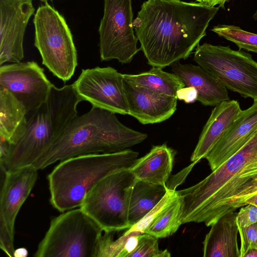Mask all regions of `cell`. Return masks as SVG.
Instances as JSON below:
<instances>
[{"label": "cell", "mask_w": 257, "mask_h": 257, "mask_svg": "<svg viewBox=\"0 0 257 257\" xmlns=\"http://www.w3.org/2000/svg\"><path fill=\"white\" fill-rule=\"evenodd\" d=\"M219 7L181 0H148L133 27L148 63L162 68L186 59L206 35Z\"/></svg>", "instance_id": "6da1fadb"}, {"label": "cell", "mask_w": 257, "mask_h": 257, "mask_svg": "<svg viewBox=\"0 0 257 257\" xmlns=\"http://www.w3.org/2000/svg\"><path fill=\"white\" fill-rule=\"evenodd\" d=\"M181 222L211 226L257 193V130L234 155L197 184L177 191Z\"/></svg>", "instance_id": "7a4b0ae2"}, {"label": "cell", "mask_w": 257, "mask_h": 257, "mask_svg": "<svg viewBox=\"0 0 257 257\" xmlns=\"http://www.w3.org/2000/svg\"><path fill=\"white\" fill-rule=\"evenodd\" d=\"M147 134L120 122L115 113L92 106L75 116L33 166L38 170L80 155L119 152L145 141Z\"/></svg>", "instance_id": "3957f363"}, {"label": "cell", "mask_w": 257, "mask_h": 257, "mask_svg": "<svg viewBox=\"0 0 257 257\" xmlns=\"http://www.w3.org/2000/svg\"><path fill=\"white\" fill-rule=\"evenodd\" d=\"M82 101L73 83L60 88L54 85L47 100L28 118L22 136L0 160L4 173L33 165L77 115V105Z\"/></svg>", "instance_id": "277c9868"}, {"label": "cell", "mask_w": 257, "mask_h": 257, "mask_svg": "<svg viewBox=\"0 0 257 257\" xmlns=\"http://www.w3.org/2000/svg\"><path fill=\"white\" fill-rule=\"evenodd\" d=\"M139 153L119 152L80 155L61 161L47 178L52 205L61 212L78 208L89 190L100 180L128 169Z\"/></svg>", "instance_id": "5b68a950"}, {"label": "cell", "mask_w": 257, "mask_h": 257, "mask_svg": "<svg viewBox=\"0 0 257 257\" xmlns=\"http://www.w3.org/2000/svg\"><path fill=\"white\" fill-rule=\"evenodd\" d=\"M103 232L80 207L67 210L52 219L34 256L96 257Z\"/></svg>", "instance_id": "8992f818"}, {"label": "cell", "mask_w": 257, "mask_h": 257, "mask_svg": "<svg viewBox=\"0 0 257 257\" xmlns=\"http://www.w3.org/2000/svg\"><path fill=\"white\" fill-rule=\"evenodd\" d=\"M33 22L34 45L42 64L63 82L69 80L78 65L77 53L64 18L45 2L38 8Z\"/></svg>", "instance_id": "52a82bcc"}, {"label": "cell", "mask_w": 257, "mask_h": 257, "mask_svg": "<svg viewBox=\"0 0 257 257\" xmlns=\"http://www.w3.org/2000/svg\"><path fill=\"white\" fill-rule=\"evenodd\" d=\"M136 179L130 169L109 175L89 190L79 207L103 232L128 230L130 201Z\"/></svg>", "instance_id": "ba28073f"}, {"label": "cell", "mask_w": 257, "mask_h": 257, "mask_svg": "<svg viewBox=\"0 0 257 257\" xmlns=\"http://www.w3.org/2000/svg\"><path fill=\"white\" fill-rule=\"evenodd\" d=\"M194 60L227 89L257 100V62L250 54L205 43L195 48Z\"/></svg>", "instance_id": "9c48e42d"}, {"label": "cell", "mask_w": 257, "mask_h": 257, "mask_svg": "<svg viewBox=\"0 0 257 257\" xmlns=\"http://www.w3.org/2000/svg\"><path fill=\"white\" fill-rule=\"evenodd\" d=\"M132 0H104L98 33L101 61L130 63L141 50L133 27Z\"/></svg>", "instance_id": "30bf717a"}, {"label": "cell", "mask_w": 257, "mask_h": 257, "mask_svg": "<svg viewBox=\"0 0 257 257\" xmlns=\"http://www.w3.org/2000/svg\"><path fill=\"white\" fill-rule=\"evenodd\" d=\"M123 82V74L108 66L82 69L73 84L78 95L92 106L126 115L128 108Z\"/></svg>", "instance_id": "8fae6325"}, {"label": "cell", "mask_w": 257, "mask_h": 257, "mask_svg": "<svg viewBox=\"0 0 257 257\" xmlns=\"http://www.w3.org/2000/svg\"><path fill=\"white\" fill-rule=\"evenodd\" d=\"M53 85L44 69L35 61L12 63L0 67V86L24 104L27 119L47 100Z\"/></svg>", "instance_id": "7c38bea8"}, {"label": "cell", "mask_w": 257, "mask_h": 257, "mask_svg": "<svg viewBox=\"0 0 257 257\" xmlns=\"http://www.w3.org/2000/svg\"><path fill=\"white\" fill-rule=\"evenodd\" d=\"M33 166L5 173L0 200V247L14 257L15 223L17 214L31 192L38 177Z\"/></svg>", "instance_id": "4fadbf2b"}, {"label": "cell", "mask_w": 257, "mask_h": 257, "mask_svg": "<svg viewBox=\"0 0 257 257\" xmlns=\"http://www.w3.org/2000/svg\"><path fill=\"white\" fill-rule=\"evenodd\" d=\"M35 12L32 0H0V65L21 62L27 26Z\"/></svg>", "instance_id": "5bb4252c"}, {"label": "cell", "mask_w": 257, "mask_h": 257, "mask_svg": "<svg viewBox=\"0 0 257 257\" xmlns=\"http://www.w3.org/2000/svg\"><path fill=\"white\" fill-rule=\"evenodd\" d=\"M128 115L143 124L160 123L169 118L177 109V98L156 93L124 79Z\"/></svg>", "instance_id": "9a60e30c"}, {"label": "cell", "mask_w": 257, "mask_h": 257, "mask_svg": "<svg viewBox=\"0 0 257 257\" xmlns=\"http://www.w3.org/2000/svg\"><path fill=\"white\" fill-rule=\"evenodd\" d=\"M257 130V100L242 110L228 131L205 156L211 171L238 151Z\"/></svg>", "instance_id": "2e32d148"}, {"label": "cell", "mask_w": 257, "mask_h": 257, "mask_svg": "<svg viewBox=\"0 0 257 257\" xmlns=\"http://www.w3.org/2000/svg\"><path fill=\"white\" fill-rule=\"evenodd\" d=\"M242 109L237 100H228L215 106L202 131L191 161L199 162L228 131Z\"/></svg>", "instance_id": "e0dca14e"}, {"label": "cell", "mask_w": 257, "mask_h": 257, "mask_svg": "<svg viewBox=\"0 0 257 257\" xmlns=\"http://www.w3.org/2000/svg\"><path fill=\"white\" fill-rule=\"evenodd\" d=\"M172 70L182 80L185 86L196 89L198 94L197 100L202 105L215 106L230 99L227 89L199 65L176 62L172 65Z\"/></svg>", "instance_id": "ac0fdd59"}, {"label": "cell", "mask_w": 257, "mask_h": 257, "mask_svg": "<svg viewBox=\"0 0 257 257\" xmlns=\"http://www.w3.org/2000/svg\"><path fill=\"white\" fill-rule=\"evenodd\" d=\"M236 215L228 213L211 226L203 242L204 257H240Z\"/></svg>", "instance_id": "d6986e66"}, {"label": "cell", "mask_w": 257, "mask_h": 257, "mask_svg": "<svg viewBox=\"0 0 257 257\" xmlns=\"http://www.w3.org/2000/svg\"><path fill=\"white\" fill-rule=\"evenodd\" d=\"M175 156L174 150L166 144L153 146L148 153L138 158L130 170L137 179L166 186Z\"/></svg>", "instance_id": "ffe728a7"}, {"label": "cell", "mask_w": 257, "mask_h": 257, "mask_svg": "<svg viewBox=\"0 0 257 257\" xmlns=\"http://www.w3.org/2000/svg\"><path fill=\"white\" fill-rule=\"evenodd\" d=\"M27 124L24 104L6 88L0 86V137L10 145L22 136Z\"/></svg>", "instance_id": "44dd1931"}, {"label": "cell", "mask_w": 257, "mask_h": 257, "mask_svg": "<svg viewBox=\"0 0 257 257\" xmlns=\"http://www.w3.org/2000/svg\"><path fill=\"white\" fill-rule=\"evenodd\" d=\"M168 190L167 185L154 184L136 179L132 188L128 209V221L131 227L160 202Z\"/></svg>", "instance_id": "7402d4cb"}, {"label": "cell", "mask_w": 257, "mask_h": 257, "mask_svg": "<svg viewBox=\"0 0 257 257\" xmlns=\"http://www.w3.org/2000/svg\"><path fill=\"white\" fill-rule=\"evenodd\" d=\"M127 82L157 93L177 97L178 90L185 86L182 80L175 74L152 67L148 71L137 74H123Z\"/></svg>", "instance_id": "603a6c76"}, {"label": "cell", "mask_w": 257, "mask_h": 257, "mask_svg": "<svg viewBox=\"0 0 257 257\" xmlns=\"http://www.w3.org/2000/svg\"><path fill=\"white\" fill-rule=\"evenodd\" d=\"M182 201L176 196L155 216L143 233L157 238L167 237L175 233L182 224Z\"/></svg>", "instance_id": "cb8c5ba5"}, {"label": "cell", "mask_w": 257, "mask_h": 257, "mask_svg": "<svg viewBox=\"0 0 257 257\" xmlns=\"http://www.w3.org/2000/svg\"><path fill=\"white\" fill-rule=\"evenodd\" d=\"M99 240L96 257H127L136 247L138 235L137 231H128L116 240H113L112 232H104Z\"/></svg>", "instance_id": "d4e9b609"}, {"label": "cell", "mask_w": 257, "mask_h": 257, "mask_svg": "<svg viewBox=\"0 0 257 257\" xmlns=\"http://www.w3.org/2000/svg\"><path fill=\"white\" fill-rule=\"evenodd\" d=\"M211 31L218 36L234 43L239 50L257 53V34L242 30L239 27L219 24Z\"/></svg>", "instance_id": "484cf974"}, {"label": "cell", "mask_w": 257, "mask_h": 257, "mask_svg": "<svg viewBox=\"0 0 257 257\" xmlns=\"http://www.w3.org/2000/svg\"><path fill=\"white\" fill-rule=\"evenodd\" d=\"M157 238L146 233L138 235L137 244L127 257H170L167 250H160Z\"/></svg>", "instance_id": "4316f807"}, {"label": "cell", "mask_w": 257, "mask_h": 257, "mask_svg": "<svg viewBox=\"0 0 257 257\" xmlns=\"http://www.w3.org/2000/svg\"><path fill=\"white\" fill-rule=\"evenodd\" d=\"M237 227L241 241L240 257H244L250 248L257 249V223L246 227L237 226Z\"/></svg>", "instance_id": "83f0119b"}, {"label": "cell", "mask_w": 257, "mask_h": 257, "mask_svg": "<svg viewBox=\"0 0 257 257\" xmlns=\"http://www.w3.org/2000/svg\"><path fill=\"white\" fill-rule=\"evenodd\" d=\"M236 221L237 226L242 227L257 223V207L251 204L241 207L237 213Z\"/></svg>", "instance_id": "f1b7e54d"}, {"label": "cell", "mask_w": 257, "mask_h": 257, "mask_svg": "<svg viewBox=\"0 0 257 257\" xmlns=\"http://www.w3.org/2000/svg\"><path fill=\"white\" fill-rule=\"evenodd\" d=\"M197 91L191 86H185L177 91V98L184 100L185 103H193L197 100Z\"/></svg>", "instance_id": "f546056e"}, {"label": "cell", "mask_w": 257, "mask_h": 257, "mask_svg": "<svg viewBox=\"0 0 257 257\" xmlns=\"http://www.w3.org/2000/svg\"><path fill=\"white\" fill-rule=\"evenodd\" d=\"M230 0H207L206 4L211 6H215L218 5L219 8H224L226 3Z\"/></svg>", "instance_id": "4dcf8cb0"}, {"label": "cell", "mask_w": 257, "mask_h": 257, "mask_svg": "<svg viewBox=\"0 0 257 257\" xmlns=\"http://www.w3.org/2000/svg\"><path fill=\"white\" fill-rule=\"evenodd\" d=\"M247 204L253 205L257 207V193L249 198H247L244 201L243 206Z\"/></svg>", "instance_id": "1f68e13d"}, {"label": "cell", "mask_w": 257, "mask_h": 257, "mask_svg": "<svg viewBox=\"0 0 257 257\" xmlns=\"http://www.w3.org/2000/svg\"><path fill=\"white\" fill-rule=\"evenodd\" d=\"M28 255V251L25 248H20L15 249L14 252V256L16 257H24Z\"/></svg>", "instance_id": "d6a6232c"}, {"label": "cell", "mask_w": 257, "mask_h": 257, "mask_svg": "<svg viewBox=\"0 0 257 257\" xmlns=\"http://www.w3.org/2000/svg\"><path fill=\"white\" fill-rule=\"evenodd\" d=\"M257 257V249L255 248H250L247 250L244 255V257Z\"/></svg>", "instance_id": "836d02e7"}, {"label": "cell", "mask_w": 257, "mask_h": 257, "mask_svg": "<svg viewBox=\"0 0 257 257\" xmlns=\"http://www.w3.org/2000/svg\"><path fill=\"white\" fill-rule=\"evenodd\" d=\"M252 18L255 20H257V10L255 12V13L253 15Z\"/></svg>", "instance_id": "e575fe53"}, {"label": "cell", "mask_w": 257, "mask_h": 257, "mask_svg": "<svg viewBox=\"0 0 257 257\" xmlns=\"http://www.w3.org/2000/svg\"><path fill=\"white\" fill-rule=\"evenodd\" d=\"M195 1L198 2V3L206 4L207 0H195Z\"/></svg>", "instance_id": "d590c367"}, {"label": "cell", "mask_w": 257, "mask_h": 257, "mask_svg": "<svg viewBox=\"0 0 257 257\" xmlns=\"http://www.w3.org/2000/svg\"><path fill=\"white\" fill-rule=\"evenodd\" d=\"M39 1H42V2H46L48 1H52V0H39Z\"/></svg>", "instance_id": "8d00e7d4"}]
</instances>
